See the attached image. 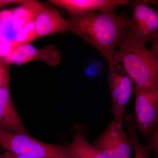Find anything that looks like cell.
<instances>
[{"instance_id":"obj_4","label":"cell","mask_w":158,"mask_h":158,"mask_svg":"<svg viewBox=\"0 0 158 158\" xmlns=\"http://www.w3.org/2000/svg\"><path fill=\"white\" fill-rule=\"evenodd\" d=\"M109 87L112 98L111 112L116 122L123 124L126 110L134 93L135 84L119 62L109 68Z\"/></svg>"},{"instance_id":"obj_10","label":"cell","mask_w":158,"mask_h":158,"mask_svg":"<svg viewBox=\"0 0 158 158\" xmlns=\"http://www.w3.org/2000/svg\"><path fill=\"white\" fill-rule=\"evenodd\" d=\"M0 130L29 134L11 99L9 85L0 89Z\"/></svg>"},{"instance_id":"obj_2","label":"cell","mask_w":158,"mask_h":158,"mask_svg":"<svg viewBox=\"0 0 158 158\" xmlns=\"http://www.w3.org/2000/svg\"><path fill=\"white\" fill-rule=\"evenodd\" d=\"M116 59L132 79L135 86L158 88V57L145 44L132 37L128 27L117 44Z\"/></svg>"},{"instance_id":"obj_12","label":"cell","mask_w":158,"mask_h":158,"mask_svg":"<svg viewBox=\"0 0 158 158\" xmlns=\"http://www.w3.org/2000/svg\"><path fill=\"white\" fill-rule=\"evenodd\" d=\"M45 6L40 2L24 0L19 7L12 10L10 24L13 31L18 32L34 23L38 13Z\"/></svg>"},{"instance_id":"obj_5","label":"cell","mask_w":158,"mask_h":158,"mask_svg":"<svg viewBox=\"0 0 158 158\" xmlns=\"http://www.w3.org/2000/svg\"><path fill=\"white\" fill-rule=\"evenodd\" d=\"M136 128L144 136L152 134L158 120V88L135 86Z\"/></svg>"},{"instance_id":"obj_7","label":"cell","mask_w":158,"mask_h":158,"mask_svg":"<svg viewBox=\"0 0 158 158\" xmlns=\"http://www.w3.org/2000/svg\"><path fill=\"white\" fill-rule=\"evenodd\" d=\"M104 158H131L133 144L123 124L114 120L93 144Z\"/></svg>"},{"instance_id":"obj_21","label":"cell","mask_w":158,"mask_h":158,"mask_svg":"<svg viewBox=\"0 0 158 158\" xmlns=\"http://www.w3.org/2000/svg\"><path fill=\"white\" fill-rule=\"evenodd\" d=\"M155 130H157V131H158V120L157 122V123L156 126V127Z\"/></svg>"},{"instance_id":"obj_16","label":"cell","mask_w":158,"mask_h":158,"mask_svg":"<svg viewBox=\"0 0 158 158\" xmlns=\"http://www.w3.org/2000/svg\"><path fill=\"white\" fill-rule=\"evenodd\" d=\"M148 146L150 149L154 152L156 158H158V131H154Z\"/></svg>"},{"instance_id":"obj_11","label":"cell","mask_w":158,"mask_h":158,"mask_svg":"<svg viewBox=\"0 0 158 158\" xmlns=\"http://www.w3.org/2000/svg\"><path fill=\"white\" fill-rule=\"evenodd\" d=\"M34 32L36 39L69 31L68 19L62 17L56 9L45 7L34 21Z\"/></svg>"},{"instance_id":"obj_13","label":"cell","mask_w":158,"mask_h":158,"mask_svg":"<svg viewBox=\"0 0 158 158\" xmlns=\"http://www.w3.org/2000/svg\"><path fill=\"white\" fill-rule=\"evenodd\" d=\"M73 140L69 146L73 158H104L98 150L89 143L81 127L74 128Z\"/></svg>"},{"instance_id":"obj_3","label":"cell","mask_w":158,"mask_h":158,"mask_svg":"<svg viewBox=\"0 0 158 158\" xmlns=\"http://www.w3.org/2000/svg\"><path fill=\"white\" fill-rule=\"evenodd\" d=\"M0 145L6 151L34 158H73L69 147L41 142L29 134L0 130Z\"/></svg>"},{"instance_id":"obj_20","label":"cell","mask_w":158,"mask_h":158,"mask_svg":"<svg viewBox=\"0 0 158 158\" xmlns=\"http://www.w3.org/2000/svg\"><path fill=\"white\" fill-rule=\"evenodd\" d=\"M149 3H152L158 7V0H152V1H148Z\"/></svg>"},{"instance_id":"obj_8","label":"cell","mask_w":158,"mask_h":158,"mask_svg":"<svg viewBox=\"0 0 158 158\" xmlns=\"http://www.w3.org/2000/svg\"><path fill=\"white\" fill-rule=\"evenodd\" d=\"M61 52L52 45L44 48H37L30 43L18 44L11 53L6 62L21 65L37 60L45 62L51 66L59 65L61 59Z\"/></svg>"},{"instance_id":"obj_22","label":"cell","mask_w":158,"mask_h":158,"mask_svg":"<svg viewBox=\"0 0 158 158\" xmlns=\"http://www.w3.org/2000/svg\"><path fill=\"white\" fill-rule=\"evenodd\" d=\"M0 158H2V154H1V153H0Z\"/></svg>"},{"instance_id":"obj_18","label":"cell","mask_w":158,"mask_h":158,"mask_svg":"<svg viewBox=\"0 0 158 158\" xmlns=\"http://www.w3.org/2000/svg\"><path fill=\"white\" fill-rule=\"evenodd\" d=\"M24 0H0V9L4 6H9L12 4L20 5Z\"/></svg>"},{"instance_id":"obj_1","label":"cell","mask_w":158,"mask_h":158,"mask_svg":"<svg viewBox=\"0 0 158 158\" xmlns=\"http://www.w3.org/2000/svg\"><path fill=\"white\" fill-rule=\"evenodd\" d=\"M69 31L76 34L99 51L107 61L109 68L118 62L117 44L130 19L111 12L71 13Z\"/></svg>"},{"instance_id":"obj_17","label":"cell","mask_w":158,"mask_h":158,"mask_svg":"<svg viewBox=\"0 0 158 158\" xmlns=\"http://www.w3.org/2000/svg\"><path fill=\"white\" fill-rule=\"evenodd\" d=\"M151 42V46L150 50L155 55L158 57V33Z\"/></svg>"},{"instance_id":"obj_15","label":"cell","mask_w":158,"mask_h":158,"mask_svg":"<svg viewBox=\"0 0 158 158\" xmlns=\"http://www.w3.org/2000/svg\"><path fill=\"white\" fill-rule=\"evenodd\" d=\"M10 64L0 59V89L9 85Z\"/></svg>"},{"instance_id":"obj_19","label":"cell","mask_w":158,"mask_h":158,"mask_svg":"<svg viewBox=\"0 0 158 158\" xmlns=\"http://www.w3.org/2000/svg\"><path fill=\"white\" fill-rule=\"evenodd\" d=\"M2 158H34L27 156L21 155L17 154L10 152L6 151V152L2 154Z\"/></svg>"},{"instance_id":"obj_14","label":"cell","mask_w":158,"mask_h":158,"mask_svg":"<svg viewBox=\"0 0 158 158\" xmlns=\"http://www.w3.org/2000/svg\"><path fill=\"white\" fill-rule=\"evenodd\" d=\"M129 136L131 140L133 149L135 153L134 158H150V149L148 145L141 144L138 138L135 125L127 124Z\"/></svg>"},{"instance_id":"obj_9","label":"cell","mask_w":158,"mask_h":158,"mask_svg":"<svg viewBox=\"0 0 158 158\" xmlns=\"http://www.w3.org/2000/svg\"><path fill=\"white\" fill-rule=\"evenodd\" d=\"M49 2L65 9L69 14L111 12L118 6L129 4V0H51Z\"/></svg>"},{"instance_id":"obj_6","label":"cell","mask_w":158,"mask_h":158,"mask_svg":"<svg viewBox=\"0 0 158 158\" xmlns=\"http://www.w3.org/2000/svg\"><path fill=\"white\" fill-rule=\"evenodd\" d=\"M148 1H130L132 16L128 29L133 38L144 44L158 33V11Z\"/></svg>"}]
</instances>
